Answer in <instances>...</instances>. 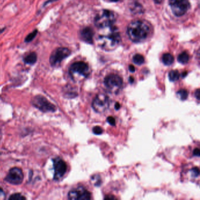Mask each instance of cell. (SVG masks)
Here are the masks:
<instances>
[{"mask_svg":"<svg viewBox=\"0 0 200 200\" xmlns=\"http://www.w3.org/2000/svg\"><path fill=\"white\" fill-rule=\"evenodd\" d=\"M162 61L165 65L170 66L174 62V57L169 53L165 54L162 56Z\"/></svg>","mask_w":200,"mask_h":200,"instance_id":"obj_15","label":"cell"},{"mask_svg":"<svg viewBox=\"0 0 200 200\" xmlns=\"http://www.w3.org/2000/svg\"><path fill=\"white\" fill-rule=\"evenodd\" d=\"M102 30L103 31L98 38V45L104 50H114L119 45L121 40L118 29L112 25Z\"/></svg>","mask_w":200,"mask_h":200,"instance_id":"obj_1","label":"cell"},{"mask_svg":"<svg viewBox=\"0 0 200 200\" xmlns=\"http://www.w3.org/2000/svg\"><path fill=\"white\" fill-rule=\"evenodd\" d=\"M24 180V173L21 169L18 167H13L8 171V174L4 178V181L12 185L18 186L21 184Z\"/></svg>","mask_w":200,"mask_h":200,"instance_id":"obj_10","label":"cell"},{"mask_svg":"<svg viewBox=\"0 0 200 200\" xmlns=\"http://www.w3.org/2000/svg\"><path fill=\"white\" fill-rule=\"evenodd\" d=\"M195 96L198 100L200 99V90L199 89L197 90V91L195 92Z\"/></svg>","mask_w":200,"mask_h":200,"instance_id":"obj_28","label":"cell"},{"mask_svg":"<svg viewBox=\"0 0 200 200\" xmlns=\"http://www.w3.org/2000/svg\"><path fill=\"white\" fill-rule=\"evenodd\" d=\"M116 21V15L112 11L103 10L98 13L94 18V24L99 29L112 26Z\"/></svg>","mask_w":200,"mask_h":200,"instance_id":"obj_3","label":"cell"},{"mask_svg":"<svg viewBox=\"0 0 200 200\" xmlns=\"http://www.w3.org/2000/svg\"><path fill=\"white\" fill-rule=\"evenodd\" d=\"M150 32L149 26L142 21H135L127 27V34L134 42H141L148 37Z\"/></svg>","mask_w":200,"mask_h":200,"instance_id":"obj_2","label":"cell"},{"mask_svg":"<svg viewBox=\"0 0 200 200\" xmlns=\"http://www.w3.org/2000/svg\"><path fill=\"white\" fill-rule=\"evenodd\" d=\"M190 56L186 52H184L179 55L178 57V61L182 64L187 63L189 61Z\"/></svg>","mask_w":200,"mask_h":200,"instance_id":"obj_16","label":"cell"},{"mask_svg":"<svg viewBox=\"0 0 200 200\" xmlns=\"http://www.w3.org/2000/svg\"><path fill=\"white\" fill-rule=\"evenodd\" d=\"M31 103L33 106L42 112H55L56 111L55 105L50 103L45 96L40 94L32 98Z\"/></svg>","mask_w":200,"mask_h":200,"instance_id":"obj_4","label":"cell"},{"mask_svg":"<svg viewBox=\"0 0 200 200\" xmlns=\"http://www.w3.org/2000/svg\"><path fill=\"white\" fill-rule=\"evenodd\" d=\"M200 150L198 148H196L195 149H194V151H193V154L194 156H200Z\"/></svg>","mask_w":200,"mask_h":200,"instance_id":"obj_26","label":"cell"},{"mask_svg":"<svg viewBox=\"0 0 200 200\" xmlns=\"http://www.w3.org/2000/svg\"><path fill=\"white\" fill-rule=\"evenodd\" d=\"M94 133L96 135H100L103 133V129L99 126H96L93 129Z\"/></svg>","mask_w":200,"mask_h":200,"instance_id":"obj_24","label":"cell"},{"mask_svg":"<svg viewBox=\"0 0 200 200\" xmlns=\"http://www.w3.org/2000/svg\"><path fill=\"white\" fill-rule=\"evenodd\" d=\"M180 74L178 70H173L170 72L169 74V79L170 81L171 82H175L178 80L180 78Z\"/></svg>","mask_w":200,"mask_h":200,"instance_id":"obj_17","label":"cell"},{"mask_svg":"<svg viewBox=\"0 0 200 200\" xmlns=\"http://www.w3.org/2000/svg\"><path fill=\"white\" fill-rule=\"evenodd\" d=\"M9 200H26L24 196L20 193H15L10 195V197L8 198Z\"/></svg>","mask_w":200,"mask_h":200,"instance_id":"obj_21","label":"cell"},{"mask_svg":"<svg viewBox=\"0 0 200 200\" xmlns=\"http://www.w3.org/2000/svg\"><path fill=\"white\" fill-rule=\"evenodd\" d=\"M69 72L72 78H74L75 75H78L86 78L89 74V66L86 63L82 61L76 62L70 65Z\"/></svg>","mask_w":200,"mask_h":200,"instance_id":"obj_9","label":"cell"},{"mask_svg":"<svg viewBox=\"0 0 200 200\" xmlns=\"http://www.w3.org/2000/svg\"><path fill=\"white\" fill-rule=\"evenodd\" d=\"M52 160L54 170V180L58 181L66 174L67 171V165L60 157H55Z\"/></svg>","mask_w":200,"mask_h":200,"instance_id":"obj_11","label":"cell"},{"mask_svg":"<svg viewBox=\"0 0 200 200\" xmlns=\"http://www.w3.org/2000/svg\"><path fill=\"white\" fill-rule=\"evenodd\" d=\"M133 61L138 65H142L144 62V58L140 54H136L133 58Z\"/></svg>","mask_w":200,"mask_h":200,"instance_id":"obj_19","label":"cell"},{"mask_svg":"<svg viewBox=\"0 0 200 200\" xmlns=\"http://www.w3.org/2000/svg\"><path fill=\"white\" fill-rule=\"evenodd\" d=\"M107 122L112 126H114L115 124H116V121H115V119L114 118H113L112 116H110V117H108L107 119Z\"/></svg>","mask_w":200,"mask_h":200,"instance_id":"obj_25","label":"cell"},{"mask_svg":"<svg viewBox=\"0 0 200 200\" xmlns=\"http://www.w3.org/2000/svg\"><path fill=\"white\" fill-rule=\"evenodd\" d=\"M5 30H6V28H2V29H1V28H0V34L2 33L3 32L5 31Z\"/></svg>","mask_w":200,"mask_h":200,"instance_id":"obj_36","label":"cell"},{"mask_svg":"<svg viewBox=\"0 0 200 200\" xmlns=\"http://www.w3.org/2000/svg\"><path fill=\"white\" fill-rule=\"evenodd\" d=\"M71 54L70 50L65 47H60L53 50L50 57V63L51 66H55L60 64L65 59Z\"/></svg>","mask_w":200,"mask_h":200,"instance_id":"obj_5","label":"cell"},{"mask_svg":"<svg viewBox=\"0 0 200 200\" xmlns=\"http://www.w3.org/2000/svg\"><path fill=\"white\" fill-rule=\"evenodd\" d=\"M169 4L172 12L177 17L184 15L190 7L188 0H170Z\"/></svg>","mask_w":200,"mask_h":200,"instance_id":"obj_7","label":"cell"},{"mask_svg":"<svg viewBox=\"0 0 200 200\" xmlns=\"http://www.w3.org/2000/svg\"><path fill=\"white\" fill-rule=\"evenodd\" d=\"M110 105V99L105 94H98L92 102V107L96 112L102 113L106 112Z\"/></svg>","mask_w":200,"mask_h":200,"instance_id":"obj_8","label":"cell"},{"mask_svg":"<svg viewBox=\"0 0 200 200\" xmlns=\"http://www.w3.org/2000/svg\"><path fill=\"white\" fill-rule=\"evenodd\" d=\"M129 82H130V83H133V82H134V78L132 76H130L129 78Z\"/></svg>","mask_w":200,"mask_h":200,"instance_id":"obj_33","label":"cell"},{"mask_svg":"<svg viewBox=\"0 0 200 200\" xmlns=\"http://www.w3.org/2000/svg\"><path fill=\"white\" fill-rule=\"evenodd\" d=\"M115 197H113V196H107L105 197V199H114Z\"/></svg>","mask_w":200,"mask_h":200,"instance_id":"obj_31","label":"cell"},{"mask_svg":"<svg viewBox=\"0 0 200 200\" xmlns=\"http://www.w3.org/2000/svg\"><path fill=\"white\" fill-rule=\"evenodd\" d=\"M114 108H115V109H116V110H119V109L120 108V104H119V103H116L115 104Z\"/></svg>","mask_w":200,"mask_h":200,"instance_id":"obj_30","label":"cell"},{"mask_svg":"<svg viewBox=\"0 0 200 200\" xmlns=\"http://www.w3.org/2000/svg\"><path fill=\"white\" fill-rule=\"evenodd\" d=\"M37 54L35 52H32L24 58L23 61L25 64L33 65L37 62Z\"/></svg>","mask_w":200,"mask_h":200,"instance_id":"obj_14","label":"cell"},{"mask_svg":"<svg viewBox=\"0 0 200 200\" xmlns=\"http://www.w3.org/2000/svg\"><path fill=\"white\" fill-rule=\"evenodd\" d=\"M58 0H47L46 1H45L44 2V6H46L48 4H49L50 3H51V2H55V1H56Z\"/></svg>","mask_w":200,"mask_h":200,"instance_id":"obj_27","label":"cell"},{"mask_svg":"<svg viewBox=\"0 0 200 200\" xmlns=\"http://www.w3.org/2000/svg\"><path fill=\"white\" fill-rule=\"evenodd\" d=\"M81 38L85 42L88 44L93 43V37H94V31L92 29L89 27H86L82 30L80 32Z\"/></svg>","mask_w":200,"mask_h":200,"instance_id":"obj_13","label":"cell"},{"mask_svg":"<svg viewBox=\"0 0 200 200\" xmlns=\"http://www.w3.org/2000/svg\"><path fill=\"white\" fill-rule=\"evenodd\" d=\"M129 70L131 72H135V68L134 66L133 65H130L129 67Z\"/></svg>","mask_w":200,"mask_h":200,"instance_id":"obj_29","label":"cell"},{"mask_svg":"<svg viewBox=\"0 0 200 200\" xmlns=\"http://www.w3.org/2000/svg\"><path fill=\"white\" fill-rule=\"evenodd\" d=\"M188 95V94L187 90L186 89H181L177 92V96L182 100L187 99Z\"/></svg>","mask_w":200,"mask_h":200,"instance_id":"obj_20","label":"cell"},{"mask_svg":"<svg viewBox=\"0 0 200 200\" xmlns=\"http://www.w3.org/2000/svg\"><path fill=\"white\" fill-rule=\"evenodd\" d=\"M2 194H4V191H3L2 188H0V196H1V195H2Z\"/></svg>","mask_w":200,"mask_h":200,"instance_id":"obj_34","label":"cell"},{"mask_svg":"<svg viewBox=\"0 0 200 200\" xmlns=\"http://www.w3.org/2000/svg\"><path fill=\"white\" fill-rule=\"evenodd\" d=\"M191 175L194 177H197L200 174V170L198 167H194L193 169L191 170Z\"/></svg>","mask_w":200,"mask_h":200,"instance_id":"obj_23","label":"cell"},{"mask_svg":"<svg viewBox=\"0 0 200 200\" xmlns=\"http://www.w3.org/2000/svg\"><path fill=\"white\" fill-rule=\"evenodd\" d=\"M110 1H112V2H117V1H118L119 0H110Z\"/></svg>","mask_w":200,"mask_h":200,"instance_id":"obj_37","label":"cell"},{"mask_svg":"<svg viewBox=\"0 0 200 200\" xmlns=\"http://www.w3.org/2000/svg\"><path fill=\"white\" fill-rule=\"evenodd\" d=\"M187 72H183V73H182V76L183 78H184V77H186V76H187Z\"/></svg>","mask_w":200,"mask_h":200,"instance_id":"obj_35","label":"cell"},{"mask_svg":"<svg viewBox=\"0 0 200 200\" xmlns=\"http://www.w3.org/2000/svg\"><path fill=\"white\" fill-rule=\"evenodd\" d=\"M91 182H92V184H93L95 186L99 187L101 184V182H102L100 176L97 175L92 176L91 178Z\"/></svg>","mask_w":200,"mask_h":200,"instance_id":"obj_22","label":"cell"},{"mask_svg":"<svg viewBox=\"0 0 200 200\" xmlns=\"http://www.w3.org/2000/svg\"><path fill=\"white\" fill-rule=\"evenodd\" d=\"M68 198L72 200H89L91 199V194L82 187L74 188L68 193Z\"/></svg>","mask_w":200,"mask_h":200,"instance_id":"obj_12","label":"cell"},{"mask_svg":"<svg viewBox=\"0 0 200 200\" xmlns=\"http://www.w3.org/2000/svg\"><path fill=\"white\" fill-rule=\"evenodd\" d=\"M154 1L157 4H160V3H162L163 2L164 0H154Z\"/></svg>","mask_w":200,"mask_h":200,"instance_id":"obj_32","label":"cell"},{"mask_svg":"<svg viewBox=\"0 0 200 200\" xmlns=\"http://www.w3.org/2000/svg\"><path fill=\"white\" fill-rule=\"evenodd\" d=\"M38 32V30H35L31 32V33H30L28 35H27V36L25 37V40H24L25 43H30L32 42L37 37Z\"/></svg>","mask_w":200,"mask_h":200,"instance_id":"obj_18","label":"cell"},{"mask_svg":"<svg viewBox=\"0 0 200 200\" xmlns=\"http://www.w3.org/2000/svg\"><path fill=\"white\" fill-rule=\"evenodd\" d=\"M104 84L107 89L112 93L118 92L123 85V79L115 74L108 75L104 80Z\"/></svg>","mask_w":200,"mask_h":200,"instance_id":"obj_6","label":"cell"}]
</instances>
